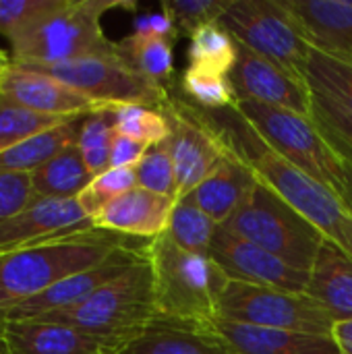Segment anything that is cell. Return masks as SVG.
Here are the masks:
<instances>
[{"label": "cell", "mask_w": 352, "mask_h": 354, "mask_svg": "<svg viewBox=\"0 0 352 354\" xmlns=\"http://www.w3.org/2000/svg\"><path fill=\"white\" fill-rule=\"evenodd\" d=\"M226 145L255 172V176L309 220L326 241H332L352 259V212L332 189L319 185L280 158L237 108L203 110Z\"/></svg>", "instance_id": "6da1fadb"}, {"label": "cell", "mask_w": 352, "mask_h": 354, "mask_svg": "<svg viewBox=\"0 0 352 354\" xmlns=\"http://www.w3.org/2000/svg\"><path fill=\"white\" fill-rule=\"evenodd\" d=\"M116 8L137 10V2L54 0L46 10L6 37L12 52L10 60L23 66H41L116 54V41L108 39L102 29V17Z\"/></svg>", "instance_id": "7a4b0ae2"}, {"label": "cell", "mask_w": 352, "mask_h": 354, "mask_svg": "<svg viewBox=\"0 0 352 354\" xmlns=\"http://www.w3.org/2000/svg\"><path fill=\"white\" fill-rule=\"evenodd\" d=\"M143 243L149 241L89 228L0 253V307L31 299L73 274L104 263L118 249Z\"/></svg>", "instance_id": "3957f363"}, {"label": "cell", "mask_w": 352, "mask_h": 354, "mask_svg": "<svg viewBox=\"0 0 352 354\" xmlns=\"http://www.w3.org/2000/svg\"><path fill=\"white\" fill-rule=\"evenodd\" d=\"M158 319L191 326H212L220 317V299L228 276L210 255L180 249L168 234L147 245Z\"/></svg>", "instance_id": "277c9868"}, {"label": "cell", "mask_w": 352, "mask_h": 354, "mask_svg": "<svg viewBox=\"0 0 352 354\" xmlns=\"http://www.w3.org/2000/svg\"><path fill=\"white\" fill-rule=\"evenodd\" d=\"M156 319L154 280L145 255L116 280L98 288L81 303L48 313L33 322L64 324L95 336L116 338L133 344Z\"/></svg>", "instance_id": "5b68a950"}, {"label": "cell", "mask_w": 352, "mask_h": 354, "mask_svg": "<svg viewBox=\"0 0 352 354\" xmlns=\"http://www.w3.org/2000/svg\"><path fill=\"white\" fill-rule=\"evenodd\" d=\"M222 228L268 249L303 272H311L326 241L309 220L261 180L249 201Z\"/></svg>", "instance_id": "8992f818"}, {"label": "cell", "mask_w": 352, "mask_h": 354, "mask_svg": "<svg viewBox=\"0 0 352 354\" xmlns=\"http://www.w3.org/2000/svg\"><path fill=\"white\" fill-rule=\"evenodd\" d=\"M234 108L280 158L342 197L344 164L326 143L311 116L257 102H239Z\"/></svg>", "instance_id": "52a82bcc"}, {"label": "cell", "mask_w": 352, "mask_h": 354, "mask_svg": "<svg viewBox=\"0 0 352 354\" xmlns=\"http://www.w3.org/2000/svg\"><path fill=\"white\" fill-rule=\"evenodd\" d=\"M220 23L241 46L305 81L313 48L284 0H230Z\"/></svg>", "instance_id": "ba28073f"}, {"label": "cell", "mask_w": 352, "mask_h": 354, "mask_svg": "<svg viewBox=\"0 0 352 354\" xmlns=\"http://www.w3.org/2000/svg\"><path fill=\"white\" fill-rule=\"evenodd\" d=\"M27 68L39 71L62 81L64 85L87 95L104 108L133 104L160 110L170 93L168 87L139 75L127 60L120 58L118 52L108 56H87L58 64H41Z\"/></svg>", "instance_id": "9c48e42d"}, {"label": "cell", "mask_w": 352, "mask_h": 354, "mask_svg": "<svg viewBox=\"0 0 352 354\" xmlns=\"http://www.w3.org/2000/svg\"><path fill=\"white\" fill-rule=\"evenodd\" d=\"M220 319L257 328L332 336L334 319L307 292L228 282L220 299Z\"/></svg>", "instance_id": "30bf717a"}, {"label": "cell", "mask_w": 352, "mask_h": 354, "mask_svg": "<svg viewBox=\"0 0 352 354\" xmlns=\"http://www.w3.org/2000/svg\"><path fill=\"white\" fill-rule=\"evenodd\" d=\"M160 112L168 122V137L164 143L174 164L176 197L185 199L205 180L230 149L205 112L172 91Z\"/></svg>", "instance_id": "8fae6325"}, {"label": "cell", "mask_w": 352, "mask_h": 354, "mask_svg": "<svg viewBox=\"0 0 352 354\" xmlns=\"http://www.w3.org/2000/svg\"><path fill=\"white\" fill-rule=\"evenodd\" d=\"M147 245L149 243L118 249L112 257H108L104 263H100L91 270L73 274V276L52 284L50 288H46L44 292H39L31 299L19 301L15 305L0 307V324L33 322V319H39L48 313L62 311L66 307L81 303L83 299L93 295L98 288L116 280L122 272H127L131 266L141 261L147 255Z\"/></svg>", "instance_id": "7c38bea8"}, {"label": "cell", "mask_w": 352, "mask_h": 354, "mask_svg": "<svg viewBox=\"0 0 352 354\" xmlns=\"http://www.w3.org/2000/svg\"><path fill=\"white\" fill-rule=\"evenodd\" d=\"M210 257L232 282L288 292H307L309 286V272L290 266L268 249H261L259 245H253L222 226L212 241Z\"/></svg>", "instance_id": "4fadbf2b"}, {"label": "cell", "mask_w": 352, "mask_h": 354, "mask_svg": "<svg viewBox=\"0 0 352 354\" xmlns=\"http://www.w3.org/2000/svg\"><path fill=\"white\" fill-rule=\"evenodd\" d=\"M239 44V41H237ZM237 104L257 102L311 116V89L307 81L282 71L259 54L239 44V54L228 73Z\"/></svg>", "instance_id": "5bb4252c"}, {"label": "cell", "mask_w": 352, "mask_h": 354, "mask_svg": "<svg viewBox=\"0 0 352 354\" xmlns=\"http://www.w3.org/2000/svg\"><path fill=\"white\" fill-rule=\"evenodd\" d=\"M0 97L31 112L56 118H77L104 110V106L62 81L15 64L12 60L0 73Z\"/></svg>", "instance_id": "9a60e30c"}, {"label": "cell", "mask_w": 352, "mask_h": 354, "mask_svg": "<svg viewBox=\"0 0 352 354\" xmlns=\"http://www.w3.org/2000/svg\"><path fill=\"white\" fill-rule=\"evenodd\" d=\"M131 342L52 322L0 324L2 354H122Z\"/></svg>", "instance_id": "2e32d148"}, {"label": "cell", "mask_w": 352, "mask_h": 354, "mask_svg": "<svg viewBox=\"0 0 352 354\" xmlns=\"http://www.w3.org/2000/svg\"><path fill=\"white\" fill-rule=\"evenodd\" d=\"M89 228H93V222L77 199H33L0 224V253Z\"/></svg>", "instance_id": "e0dca14e"}, {"label": "cell", "mask_w": 352, "mask_h": 354, "mask_svg": "<svg viewBox=\"0 0 352 354\" xmlns=\"http://www.w3.org/2000/svg\"><path fill=\"white\" fill-rule=\"evenodd\" d=\"M174 205V197L158 195L147 189L135 187L110 201L106 207H102L91 218V222L93 228L106 232L139 241H154L166 234Z\"/></svg>", "instance_id": "ac0fdd59"}, {"label": "cell", "mask_w": 352, "mask_h": 354, "mask_svg": "<svg viewBox=\"0 0 352 354\" xmlns=\"http://www.w3.org/2000/svg\"><path fill=\"white\" fill-rule=\"evenodd\" d=\"M311 48L352 66V0H284Z\"/></svg>", "instance_id": "d6986e66"}, {"label": "cell", "mask_w": 352, "mask_h": 354, "mask_svg": "<svg viewBox=\"0 0 352 354\" xmlns=\"http://www.w3.org/2000/svg\"><path fill=\"white\" fill-rule=\"evenodd\" d=\"M230 149V147H228ZM259 178L232 149L185 199L201 207L218 226L228 222L253 195Z\"/></svg>", "instance_id": "ffe728a7"}, {"label": "cell", "mask_w": 352, "mask_h": 354, "mask_svg": "<svg viewBox=\"0 0 352 354\" xmlns=\"http://www.w3.org/2000/svg\"><path fill=\"white\" fill-rule=\"evenodd\" d=\"M214 326L234 354H340L332 336L257 328L220 317L214 322Z\"/></svg>", "instance_id": "44dd1931"}, {"label": "cell", "mask_w": 352, "mask_h": 354, "mask_svg": "<svg viewBox=\"0 0 352 354\" xmlns=\"http://www.w3.org/2000/svg\"><path fill=\"white\" fill-rule=\"evenodd\" d=\"M307 295L338 322L352 319V259L332 241H324L309 272Z\"/></svg>", "instance_id": "7402d4cb"}, {"label": "cell", "mask_w": 352, "mask_h": 354, "mask_svg": "<svg viewBox=\"0 0 352 354\" xmlns=\"http://www.w3.org/2000/svg\"><path fill=\"white\" fill-rule=\"evenodd\" d=\"M122 354H234L216 326L156 319Z\"/></svg>", "instance_id": "603a6c76"}, {"label": "cell", "mask_w": 352, "mask_h": 354, "mask_svg": "<svg viewBox=\"0 0 352 354\" xmlns=\"http://www.w3.org/2000/svg\"><path fill=\"white\" fill-rule=\"evenodd\" d=\"M83 120L85 116L71 118L50 131L33 135L0 151V174H31L66 147L77 145Z\"/></svg>", "instance_id": "cb8c5ba5"}, {"label": "cell", "mask_w": 352, "mask_h": 354, "mask_svg": "<svg viewBox=\"0 0 352 354\" xmlns=\"http://www.w3.org/2000/svg\"><path fill=\"white\" fill-rule=\"evenodd\" d=\"M29 176L35 199H77L93 180L77 145L66 147Z\"/></svg>", "instance_id": "d4e9b609"}, {"label": "cell", "mask_w": 352, "mask_h": 354, "mask_svg": "<svg viewBox=\"0 0 352 354\" xmlns=\"http://www.w3.org/2000/svg\"><path fill=\"white\" fill-rule=\"evenodd\" d=\"M116 48L120 58L127 60L139 75L166 87L174 73L172 39L131 33L116 41Z\"/></svg>", "instance_id": "484cf974"}, {"label": "cell", "mask_w": 352, "mask_h": 354, "mask_svg": "<svg viewBox=\"0 0 352 354\" xmlns=\"http://www.w3.org/2000/svg\"><path fill=\"white\" fill-rule=\"evenodd\" d=\"M178 91L185 102L201 110H228L237 106L230 77L212 68L189 64L180 75Z\"/></svg>", "instance_id": "4316f807"}, {"label": "cell", "mask_w": 352, "mask_h": 354, "mask_svg": "<svg viewBox=\"0 0 352 354\" xmlns=\"http://www.w3.org/2000/svg\"><path fill=\"white\" fill-rule=\"evenodd\" d=\"M218 224L189 199H178L166 234L185 251L197 255H210L212 241L218 232Z\"/></svg>", "instance_id": "83f0119b"}, {"label": "cell", "mask_w": 352, "mask_h": 354, "mask_svg": "<svg viewBox=\"0 0 352 354\" xmlns=\"http://www.w3.org/2000/svg\"><path fill=\"white\" fill-rule=\"evenodd\" d=\"M305 81L313 93H319L352 112V66L319 50H311Z\"/></svg>", "instance_id": "f1b7e54d"}, {"label": "cell", "mask_w": 352, "mask_h": 354, "mask_svg": "<svg viewBox=\"0 0 352 354\" xmlns=\"http://www.w3.org/2000/svg\"><path fill=\"white\" fill-rule=\"evenodd\" d=\"M189 62L228 75L237 62L239 44L222 23H210L189 37Z\"/></svg>", "instance_id": "f546056e"}, {"label": "cell", "mask_w": 352, "mask_h": 354, "mask_svg": "<svg viewBox=\"0 0 352 354\" xmlns=\"http://www.w3.org/2000/svg\"><path fill=\"white\" fill-rule=\"evenodd\" d=\"M311 120L334 149V153L352 166V112L340 104L311 91Z\"/></svg>", "instance_id": "4dcf8cb0"}, {"label": "cell", "mask_w": 352, "mask_h": 354, "mask_svg": "<svg viewBox=\"0 0 352 354\" xmlns=\"http://www.w3.org/2000/svg\"><path fill=\"white\" fill-rule=\"evenodd\" d=\"M116 135L112 108H104L85 116L79 133L77 147L83 156L85 166L93 176L106 172L110 168V147Z\"/></svg>", "instance_id": "1f68e13d"}, {"label": "cell", "mask_w": 352, "mask_h": 354, "mask_svg": "<svg viewBox=\"0 0 352 354\" xmlns=\"http://www.w3.org/2000/svg\"><path fill=\"white\" fill-rule=\"evenodd\" d=\"M114 129L116 133L131 137L147 147L160 145L168 137V122L160 110L145 108V106H114Z\"/></svg>", "instance_id": "d6a6232c"}, {"label": "cell", "mask_w": 352, "mask_h": 354, "mask_svg": "<svg viewBox=\"0 0 352 354\" xmlns=\"http://www.w3.org/2000/svg\"><path fill=\"white\" fill-rule=\"evenodd\" d=\"M71 118H56L31 112L27 108L15 106L0 97V151L33 137L44 131H50Z\"/></svg>", "instance_id": "836d02e7"}, {"label": "cell", "mask_w": 352, "mask_h": 354, "mask_svg": "<svg viewBox=\"0 0 352 354\" xmlns=\"http://www.w3.org/2000/svg\"><path fill=\"white\" fill-rule=\"evenodd\" d=\"M137 187V172L135 168H108L106 172L93 176L87 189L77 197L83 212L93 218L102 207H106L116 197L124 195L127 191Z\"/></svg>", "instance_id": "e575fe53"}, {"label": "cell", "mask_w": 352, "mask_h": 354, "mask_svg": "<svg viewBox=\"0 0 352 354\" xmlns=\"http://www.w3.org/2000/svg\"><path fill=\"white\" fill-rule=\"evenodd\" d=\"M230 0H164L162 10L174 23L178 35H193L210 23H220Z\"/></svg>", "instance_id": "d590c367"}, {"label": "cell", "mask_w": 352, "mask_h": 354, "mask_svg": "<svg viewBox=\"0 0 352 354\" xmlns=\"http://www.w3.org/2000/svg\"><path fill=\"white\" fill-rule=\"evenodd\" d=\"M137 172V187L147 189L158 195L166 197H176V174H174V164L172 156L166 147V143L154 145L147 149L143 160L135 168Z\"/></svg>", "instance_id": "8d00e7d4"}, {"label": "cell", "mask_w": 352, "mask_h": 354, "mask_svg": "<svg viewBox=\"0 0 352 354\" xmlns=\"http://www.w3.org/2000/svg\"><path fill=\"white\" fill-rule=\"evenodd\" d=\"M29 174H0V224L33 201Z\"/></svg>", "instance_id": "74e56055"}, {"label": "cell", "mask_w": 352, "mask_h": 354, "mask_svg": "<svg viewBox=\"0 0 352 354\" xmlns=\"http://www.w3.org/2000/svg\"><path fill=\"white\" fill-rule=\"evenodd\" d=\"M54 0H0V33L8 37L15 29L46 10Z\"/></svg>", "instance_id": "f35d334b"}, {"label": "cell", "mask_w": 352, "mask_h": 354, "mask_svg": "<svg viewBox=\"0 0 352 354\" xmlns=\"http://www.w3.org/2000/svg\"><path fill=\"white\" fill-rule=\"evenodd\" d=\"M147 149V145L116 133L110 147V168H137Z\"/></svg>", "instance_id": "ab89813d"}, {"label": "cell", "mask_w": 352, "mask_h": 354, "mask_svg": "<svg viewBox=\"0 0 352 354\" xmlns=\"http://www.w3.org/2000/svg\"><path fill=\"white\" fill-rule=\"evenodd\" d=\"M133 33L137 35H154V37H166V39H176L178 31L170 17L160 10V12H149L143 17H137L133 23Z\"/></svg>", "instance_id": "60d3db41"}, {"label": "cell", "mask_w": 352, "mask_h": 354, "mask_svg": "<svg viewBox=\"0 0 352 354\" xmlns=\"http://www.w3.org/2000/svg\"><path fill=\"white\" fill-rule=\"evenodd\" d=\"M332 338H334L340 354H352V319L334 324Z\"/></svg>", "instance_id": "b9f144b4"}, {"label": "cell", "mask_w": 352, "mask_h": 354, "mask_svg": "<svg viewBox=\"0 0 352 354\" xmlns=\"http://www.w3.org/2000/svg\"><path fill=\"white\" fill-rule=\"evenodd\" d=\"M344 176H346V183H344V191H342V201L351 207L352 212V166L349 164H344Z\"/></svg>", "instance_id": "7bdbcfd3"}, {"label": "cell", "mask_w": 352, "mask_h": 354, "mask_svg": "<svg viewBox=\"0 0 352 354\" xmlns=\"http://www.w3.org/2000/svg\"><path fill=\"white\" fill-rule=\"evenodd\" d=\"M8 62H10V58H8V56H6V54H4V52L0 50V73L4 71V66H6Z\"/></svg>", "instance_id": "ee69618b"}, {"label": "cell", "mask_w": 352, "mask_h": 354, "mask_svg": "<svg viewBox=\"0 0 352 354\" xmlns=\"http://www.w3.org/2000/svg\"><path fill=\"white\" fill-rule=\"evenodd\" d=\"M0 354H2V353H0Z\"/></svg>", "instance_id": "f6af8a7d"}]
</instances>
